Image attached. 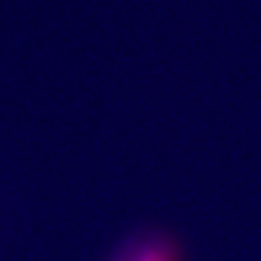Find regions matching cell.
Wrapping results in <instances>:
<instances>
[{
  "instance_id": "6da1fadb",
  "label": "cell",
  "mask_w": 261,
  "mask_h": 261,
  "mask_svg": "<svg viewBox=\"0 0 261 261\" xmlns=\"http://www.w3.org/2000/svg\"><path fill=\"white\" fill-rule=\"evenodd\" d=\"M136 261H173V255L163 247H150L144 249Z\"/></svg>"
}]
</instances>
